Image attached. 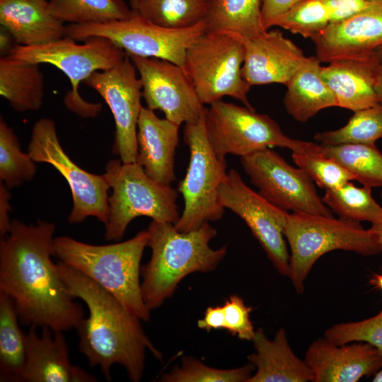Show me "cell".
Wrapping results in <instances>:
<instances>
[{
	"label": "cell",
	"instance_id": "2",
	"mask_svg": "<svg viewBox=\"0 0 382 382\" xmlns=\"http://www.w3.org/2000/svg\"><path fill=\"white\" fill-rule=\"evenodd\" d=\"M58 272L71 295L86 305L88 318L75 328L79 349L91 366H99L110 381L111 368L122 366L129 379L141 380L145 367L146 351L161 359L162 354L146 335L140 319L130 313L112 294L86 275L61 261Z\"/></svg>",
	"mask_w": 382,
	"mask_h": 382
},
{
	"label": "cell",
	"instance_id": "8",
	"mask_svg": "<svg viewBox=\"0 0 382 382\" xmlns=\"http://www.w3.org/2000/svg\"><path fill=\"white\" fill-rule=\"evenodd\" d=\"M76 41L65 36L40 45H16L11 48L8 55L28 62L46 63L56 66L68 77L71 85V89L64 97L65 105L81 117H94L100 111L102 105L83 99L79 92L80 83L96 71L115 66L127 54L105 37H92L83 43Z\"/></svg>",
	"mask_w": 382,
	"mask_h": 382
},
{
	"label": "cell",
	"instance_id": "27",
	"mask_svg": "<svg viewBox=\"0 0 382 382\" xmlns=\"http://www.w3.org/2000/svg\"><path fill=\"white\" fill-rule=\"evenodd\" d=\"M261 0H210L205 32H229L243 40L264 34Z\"/></svg>",
	"mask_w": 382,
	"mask_h": 382
},
{
	"label": "cell",
	"instance_id": "48",
	"mask_svg": "<svg viewBox=\"0 0 382 382\" xmlns=\"http://www.w3.org/2000/svg\"><path fill=\"white\" fill-rule=\"evenodd\" d=\"M138 0H130V5L131 7H132L137 1Z\"/></svg>",
	"mask_w": 382,
	"mask_h": 382
},
{
	"label": "cell",
	"instance_id": "11",
	"mask_svg": "<svg viewBox=\"0 0 382 382\" xmlns=\"http://www.w3.org/2000/svg\"><path fill=\"white\" fill-rule=\"evenodd\" d=\"M205 31V21L187 28H169L155 24L134 11L131 17L123 20L66 26V36L76 40L105 37L126 54L158 58L183 68L187 50Z\"/></svg>",
	"mask_w": 382,
	"mask_h": 382
},
{
	"label": "cell",
	"instance_id": "21",
	"mask_svg": "<svg viewBox=\"0 0 382 382\" xmlns=\"http://www.w3.org/2000/svg\"><path fill=\"white\" fill-rule=\"evenodd\" d=\"M179 125L159 118L142 107L137 125V163L148 176L164 185L175 180V155L179 143Z\"/></svg>",
	"mask_w": 382,
	"mask_h": 382
},
{
	"label": "cell",
	"instance_id": "34",
	"mask_svg": "<svg viewBox=\"0 0 382 382\" xmlns=\"http://www.w3.org/2000/svg\"><path fill=\"white\" fill-rule=\"evenodd\" d=\"M35 161L24 153L13 129L0 119V181L7 188L19 187L33 179Z\"/></svg>",
	"mask_w": 382,
	"mask_h": 382
},
{
	"label": "cell",
	"instance_id": "44",
	"mask_svg": "<svg viewBox=\"0 0 382 382\" xmlns=\"http://www.w3.org/2000/svg\"><path fill=\"white\" fill-rule=\"evenodd\" d=\"M376 59V76L375 90L382 104V46L375 50Z\"/></svg>",
	"mask_w": 382,
	"mask_h": 382
},
{
	"label": "cell",
	"instance_id": "10",
	"mask_svg": "<svg viewBox=\"0 0 382 382\" xmlns=\"http://www.w3.org/2000/svg\"><path fill=\"white\" fill-rule=\"evenodd\" d=\"M183 138L190 161L185 176L178 183L184 208L174 225L179 231L188 232L223 217L225 209L219 202L218 190L228 172L226 159L216 156L208 141L204 112L197 121L185 124Z\"/></svg>",
	"mask_w": 382,
	"mask_h": 382
},
{
	"label": "cell",
	"instance_id": "33",
	"mask_svg": "<svg viewBox=\"0 0 382 382\" xmlns=\"http://www.w3.org/2000/svg\"><path fill=\"white\" fill-rule=\"evenodd\" d=\"M313 137L325 145L375 144L382 138V104L357 110L345 126L316 133Z\"/></svg>",
	"mask_w": 382,
	"mask_h": 382
},
{
	"label": "cell",
	"instance_id": "15",
	"mask_svg": "<svg viewBox=\"0 0 382 382\" xmlns=\"http://www.w3.org/2000/svg\"><path fill=\"white\" fill-rule=\"evenodd\" d=\"M137 69L126 55L115 66L96 71L84 81L108 105L115 121L113 152L124 163L137 157V125L141 108V83Z\"/></svg>",
	"mask_w": 382,
	"mask_h": 382
},
{
	"label": "cell",
	"instance_id": "24",
	"mask_svg": "<svg viewBox=\"0 0 382 382\" xmlns=\"http://www.w3.org/2000/svg\"><path fill=\"white\" fill-rule=\"evenodd\" d=\"M252 341L255 353L248 356V359L257 371L248 382L313 381V371L294 354L284 328H279L270 340L259 328Z\"/></svg>",
	"mask_w": 382,
	"mask_h": 382
},
{
	"label": "cell",
	"instance_id": "39",
	"mask_svg": "<svg viewBox=\"0 0 382 382\" xmlns=\"http://www.w3.org/2000/svg\"><path fill=\"white\" fill-rule=\"evenodd\" d=\"M225 328L231 335L243 340H253L255 330L250 319L251 306L245 304L242 298L231 295L224 305Z\"/></svg>",
	"mask_w": 382,
	"mask_h": 382
},
{
	"label": "cell",
	"instance_id": "36",
	"mask_svg": "<svg viewBox=\"0 0 382 382\" xmlns=\"http://www.w3.org/2000/svg\"><path fill=\"white\" fill-rule=\"evenodd\" d=\"M330 23V13L323 0H300L275 23L293 34L313 39Z\"/></svg>",
	"mask_w": 382,
	"mask_h": 382
},
{
	"label": "cell",
	"instance_id": "12",
	"mask_svg": "<svg viewBox=\"0 0 382 382\" xmlns=\"http://www.w3.org/2000/svg\"><path fill=\"white\" fill-rule=\"evenodd\" d=\"M28 153L36 163L52 166L67 182L73 202L68 216L69 224L81 223L89 216L104 225L107 223L110 187L106 176L87 172L69 158L60 144L52 120L44 117L35 123Z\"/></svg>",
	"mask_w": 382,
	"mask_h": 382
},
{
	"label": "cell",
	"instance_id": "41",
	"mask_svg": "<svg viewBox=\"0 0 382 382\" xmlns=\"http://www.w3.org/2000/svg\"><path fill=\"white\" fill-rule=\"evenodd\" d=\"M300 0H261L262 21L267 30L276 21Z\"/></svg>",
	"mask_w": 382,
	"mask_h": 382
},
{
	"label": "cell",
	"instance_id": "20",
	"mask_svg": "<svg viewBox=\"0 0 382 382\" xmlns=\"http://www.w3.org/2000/svg\"><path fill=\"white\" fill-rule=\"evenodd\" d=\"M35 326L27 333L26 361L22 381L96 382L97 378L71 363L62 331L42 327L40 335Z\"/></svg>",
	"mask_w": 382,
	"mask_h": 382
},
{
	"label": "cell",
	"instance_id": "26",
	"mask_svg": "<svg viewBox=\"0 0 382 382\" xmlns=\"http://www.w3.org/2000/svg\"><path fill=\"white\" fill-rule=\"evenodd\" d=\"M39 65L8 54L0 59V95L18 112L35 111L42 105L45 78Z\"/></svg>",
	"mask_w": 382,
	"mask_h": 382
},
{
	"label": "cell",
	"instance_id": "3",
	"mask_svg": "<svg viewBox=\"0 0 382 382\" xmlns=\"http://www.w3.org/2000/svg\"><path fill=\"white\" fill-rule=\"evenodd\" d=\"M147 231L151 255L141 267V288L150 311L171 296L184 277L193 272L214 270L226 253V246L210 247L217 232L209 223L194 231L181 232L173 223L152 221Z\"/></svg>",
	"mask_w": 382,
	"mask_h": 382
},
{
	"label": "cell",
	"instance_id": "37",
	"mask_svg": "<svg viewBox=\"0 0 382 382\" xmlns=\"http://www.w3.org/2000/svg\"><path fill=\"white\" fill-rule=\"evenodd\" d=\"M292 160L317 185L326 190H335L354 176L334 159L322 154L308 155L292 152Z\"/></svg>",
	"mask_w": 382,
	"mask_h": 382
},
{
	"label": "cell",
	"instance_id": "45",
	"mask_svg": "<svg viewBox=\"0 0 382 382\" xmlns=\"http://www.w3.org/2000/svg\"><path fill=\"white\" fill-rule=\"evenodd\" d=\"M369 228L376 235L380 246L381 253H382V213L379 218L374 223L371 224V226Z\"/></svg>",
	"mask_w": 382,
	"mask_h": 382
},
{
	"label": "cell",
	"instance_id": "32",
	"mask_svg": "<svg viewBox=\"0 0 382 382\" xmlns=\"http://www.w3.org/2000/svg\"><path fill=\"white\" fill-rule=\"evenodd\" d=\"M322 199L342 219L373 224L382 213V207L371 195V187H357L350 181L339 188L326 190Z\"/></svg>",
	"mask_w": 382,
	"mask_h": 382
},
{
	"label": "cell",
	"instance_id": "40",
	"mask_svg": "<svg viewBox=\"0 0 382 382\" xmlns=\"http://www.w3.org/2000/svg\"><path fill=\"white\" fill-rule=\"evenodd\" d=\"M330 13V23H335L366 11L382 0H323Z\"/></svg>",
	"mask_w": 382,
	"mask_h": 382
},
{
	"label": "cell",
	"instance_id": "47",
	"mask_svg": "<svg viewBox=\"0 0 382 382\" xmlns=\"http://www.w3.org/2000/svg\"><path fill=\"white\" fill-rule=\"evenodd\" d=\"M372 381L382 382V364L379 370L374 375Z\"/></svg>",
	"mask_w": 382,
	"mask_h": 382
},
{
	"label": "cell",
	"instance_id": "22",
	"mask_svg": "<svg viewBox=\"0 0 382 382\" xmlns=\"http://www.w3.org/2000/svg\"><path fill=\"white\" fill-rule=\"evenodd\" d=\"M323 79L333 92L337 107L353 112L381 104L375 90V52L321 66Z\"/></svg>",
	"mask_w": 382,
	"mask_h": 382
},
{
	"label": "cell",
	"instance_id": "29",
	"mask_svg": "<svg viewBox=\"0 0 382 382\" xmlns=\"http://www.w3.org/2000/svg\"><path fill=\"white\" fill-rule=\"evenodd\" d=\"M209 3L210 0H138L131 8L155 24L182 29L205 21Z\"/></svg>",
	"mask_w": 382,
	"mask_h": 382
},
{
	"label": "cell",
	"instance_id": "7",
	"mask_svg": "<svg viewBox=\"0 0 382 382\" xmlns=\"http://www.w3.org/2000/svg\"><path fill=\"white\" fill-rule=\"evenodd\" d=\"M209 105L204 111L206 135L221 159L228 154L243 157L272 146L301 154H321L320 144L290 138L272 118L255 109L221 100Z\"/></svg>",
	"mask_w": 382,
	"mask_h": 382
},
{
	"label": "cell",
	"instance_id": "25",
	"mask_svg": "<svg viewBox=\"0 0 382 382\" xmlns=\"http://www.w3.org/2000/svg\"><path fill=\"white\" fill-rule=\"evenodd\" d=\"M321 62L316 57L293 76L288 83L283 104L286 112L300 122H306L320 110L337 107L335 96L321 76Z\"/></svg>",
	"mask_w": 382,
	"mask_h": 382
},
{
	"label": "cell",
	"instance_id": "23",
	"mask_svg": "<svg viewBox=\"0 0 382 382\" xmlns=\"http://www.w3.org/2000/svg\"><path fill=\"white\" fill-rule=\"evenodd\" d=\"M0 23L21 46L44 45L66 36V26L47 0H0Z\"/></svg>",
	"mask_w": 382,
	"mask_h": 382
},
{
	"label": "cell",
	"instance_id": "49",
	"mask_svg": "<svg viewBox=\"0 0 382 382\" xmlns=\"http://www.w3.org/2000/svg\"><path fill=\"white\" fill-rule=\"evenodd\" d=\"M381 199H382V192H381Z\"/></svg>",
	"mask_w": 382,
	"mask_h": 382
},
{
	"label": "cell",
	"instance_id": "43",
	"mask_svg": "<svg viewBox=\"0 0 382 382\" xmlns=\"http://www.w3.org/2000/svg\"><path fill=\"white\" fill-rule=\"evenodd\" d=\"M8 188L0 181V234L1 236L6 235L10 231L11 221L9 219V212L11 209L10 204L11 194Z\"/></svg>",
	"mask_w": 382,
	"mask_h": 382
},
{
	"label": "cell",
	"instance_id": "4",
	"mask_svg": "<svg viewBox=\"0 0 382 382\" xmlns=\"http://www.w3.org/2000/svg\"><path fill=\"white\" fill-rule=\"evenodd\" d=\"M147 230L125 241L97 245L62 236L54 238V256L112 294L132 315L150 318L141 292V260L148 246Z\"/></svg>",
	"mask_w": 382,
	"mask_h": 382
},
{
	"label": "cell",
	"instance_id": "42",
	"mask_svg": "<svg viewBox=\"0 0 382 382\" xmlns=\"http://www.w3.org/2000/svg\"><path fill=\"white\" fill-rule=\"evenodd\" d=\"M200 329L210 331L225 328V317L223 306H209L207 308L204 318L197 321Z\"/></svg>",
	"mask_w": 382,
	"mask_h": 382
},
{
	"label": "cell",
	"instance_id": "19",
	"mask_svg": "<svg viewBox=\"0 0 382 382\" xmlns=\"http://www.w3.org/2000/svg\"><path fill=\"white\" fill-rule=\"evenodd\" d=\"M322 63L371 54L382 46V3L330 23L311 40Z\"/></svg>",
	"mask_w": 382,
	"mask_h": 382
},
{
	"label": "cell",
	"instance_id": "9",
	"mask_svg": "<svg viewBox=\"0 0 382 382\" xmlns=\"http://www.w3.org/2000/svg\"><path fill=\"white\" fill-rule=\"evenodd\" d=\"M244 57L243 40L229 32H205L191 45L183 69L203 105L229 96L254 109L241 75Z\"/></svg>",
	"mask_w": 382,
	"mask_h": 382
},
{
	"label": "cell",
	"instance_id": "46",
	"mask_svg": "<svg viewBox=\"0 0 382 382\" xmlns=\"http://www.w3.org/2000/svg\"><path fill=\"white\" fill-rule=\"evenodd\" d=\"M369 284L374 289L382 291V272L373 273L369 280Z\"/></svg>",
	"mask_w": 382,
	"mask_h": 382
},
{
	"label": "cell",
	"instance_id": "13",
	"mask_svg": "<svg viewBox=\"0 0 382 382\" xmlns=\"http://www.w3.org/2000/svg\"><path fill=\"white\" fill-rule=\"evenodd\" d=\"M241 164L258 193L279 209L294 214L333 216L308 175L270 148L241 157Z\"/></svg>",
	"mask_w": 382,
	"mask_h": 382
},
{
	"label": "cell",
	"instance_id": "17",
	"mask_svg": "<svg viewBox=\"0 0 382 382\" xmlns=\"http://www.w3.org/2000/svg\"><path fill=\"white\" fill-rule=\"evenodd\" d=\"M243 42L245 57L241 75L250 86L270 83L286 86L309 59L278 29L267 30Z\"/></svg>",
	"mask_w": 382,
	"mask_h": 382
},
{
	"label": "cell",
	"instance_id": "28",
	"mask_svg": "<svg viewBox=\"0 0 382 382\" xmlns=\"http://www.w3.org/2000/svg\"><path fill=\"white\" fill-rule=\"evenodd\" d=\"M13 300L0 291V381H22L27 354V334L19 326Z\"/></svg>",
	"mask_w": 382,
	"mask_h": 382
},
{
	"label": "cell",
	"instance_id": "16",
	"mask_svg": "<svg viewBox=\"0 0 382 382\" xmlns=\"http://www.w3.org/2000/svg\"><path fill=\"white\" fill-rule=\"evenodd\" d=\"M127 55L139 75L148 108L163 112L179 125L201 118L206 108L183 67L158 58Z\"/></svg>",
	"mask_w": 382,
	"mask_h": 382
},
{
	"label": "cell",
	"instance_id": "38",
	"mask_svg": "<svg viewBox=\"0 0 382 382\" xmlns=\"http://www.w3.org/2000/svg\"><path fill=\"white\" fill-rule=\"evenodd\" d=\"M323 337L336 345L367 342L382 353V309L360 321L335 324L325 331Z\"/></svg>",
	"mask_w": 382,
	"mask_h": 382
},
{
	"label": "cell",
	"instance_id": "14",
	"mask_svg": "<svg viewBox=\"0 0 382 382\" xmlns=\"http://www.w3.org/2000/svg\"><path fill=\"white\" fill-rule=\"evenodd\" d=\"M218 200L245 221L278 272L289 277L290 255L284 235L289 214L249 187L234 169L220 185Z\"/></svg>",
	"mask_w": 382,
	"mask_h": 382
},
{
	"label": "cell",
	"instance_id": "18",
	"mask_svg": "<svg viewBox=\"0 0 382 382\" xmlns=\"http://www.w3.org/2000/svg\"><path fill=\"white\" fill-rule=\"evenodd\" d=\"M304 361L313 382H357L379 370L382 353L367 342L336 345L323 337L309 345Z\"/></svg>",
	"mask_w": 382,
	"mask_h": 382
},
{
	"label": "cell",
	"instance_id": "30",
	"mask_svg": "<svg viewBox=\"0 0 382 382\" xmlns=\"http://www.w3.org/2000/svg\"><path fill=\"white\" fill-rule=\"evenodd\" d=\"M320 145L322 155L339 163L362 185L382 187V154L375 144Z\"/></svg>",
	"mask_w": 382,
	"mask_h": 382
},
{
	"label": "cell",
	"instance_id": "1",
	"mask_svg": "<svg viewBox=\"0 0 382 382\" xmlns=\"http://www.w3.org/2000/svg\"><path fill=\"white\" fill-rule=\"evenodd\" d=\"M55 228L45 221H11L0 239V291L15 302L22 325L64 332L85 316L52 260Z\"/></svg>",
	"mask_w": 382,
	"mask_h": 382
},
{
	"label": "cell",
	"instance_id": "5",
	"mask_svg": "<svg viewBox=\"0 0 382 382\" xmlns=\"http://www.w3.org/2000/svg\"><path fill=\"white\" fill-rule=\"evenodd\" d=\"M290 248V275L297 294L315 262L325 253L342 250L364 256L381 253L376 235L360 222L315 214H289L284 230Z\"/></svg>",
	"mask_w": 382,
	"mask_h": 382
},
{
	"label": "cell",
	"instance_id": "35",
	"mask_svg": "<svg viewBox=\"0 0 382 382\" xmlns=\"http://www.w3.org/2000/svg\"><path fill=\"white\" fill-rule=\"evenodd\" d=\"M255 366L252 364L231 369L208 366L199 360L184 357L180 367H174L160 378L163 382H248Z\"/></svg>",
	"mask_w": 382,
	"mask_h": 382
},
{
	"label": "cell",
	"instance_id": "6",
	"mask_svg": "<svg viewBox=\"0 0 382 382\" xmlns=\"http://www.w3.org/2000/svg\"><path fill=\"white\" fill-rule=\"evenodd\" d=\"M112 189L108 197L109 216L105 224L107 241L121 240L130 222L138 216L175 224L179 217L178 190L151 178L135 163L113 159L104 173Z\"/></svg>",
	"mask_w": 382,
	"mask_h": 382
},
{
	"label": "cell",
	"instance_id": "31",
	"mask_svg": "<svg viewBox=\"0 0 382 382\" xmlns=\"http://www.w3.org/2000/svg\"><path fill=\"white\" fill-rule=\"evenodd\" d=\"M53 15L71 24L104 23L131 17L124 0H47Z\"/></svg>",
	"mask_w": 382,
	"mask_h": 382
}]
</instances>
